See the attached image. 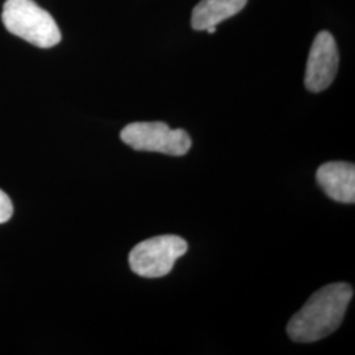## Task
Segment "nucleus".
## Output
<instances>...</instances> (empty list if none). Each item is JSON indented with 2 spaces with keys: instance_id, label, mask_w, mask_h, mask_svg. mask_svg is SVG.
<instances>
[{
  "instance_id": "8",
  "label": "nucleus",
  "mask_w": 355,
  "mask_h": 355,
  "mask_svg": "<svg viewBox=\"0 0 355 355\" xmlns=\"http://www.w3.org/2000/svg\"><path fill=\"white\" fill-rule=\"evenodd\" d=\"M12 202L4 191L0 190V224L7 223L12 217Z\"/></svg>"
},
{
  "instance_id": "1",
  "label": "nucleus",
  "mask_w": 355,
  "mask_h": 355,
  "mask_svg": "<svg viewBox=\"0 0 355 355\" xmlns=\"http://www.w3.org/2000/svg\"><path fill=\"white\" fill-rule=\"evenodd\" d=\"M353 297V287L334 283L315 292L291 318L287 333L292 341L311 343L328 337L343 322Z\"/></svg>"
},
{
  "instance_id": "6",
  "label": "nucleus",
  "mask_w": 355,
  "mask_h": 355,
  "mask_svg": "<svg viewBox=\"0 0 355 355\" xmlns=\"http://www.w3.org/2000/svg\"><path fill=\"white\" fill-rule=\"evenodd\" d=\"M318 186L334 202H355V167L349 162H327L316 173Z\"/></svg>"
},
{
  "instance_id": "4",
  "label": "nucleus",
  "mask_w": 355,
  "mask_h": 355,
  "mask_svg": "<svg viewBox=\"0 0 355 355\" xmlns=\"http://www.w3.org/2000/svg\"><path fill=\"white\" fill-rule=\"evenodd\" d=\"M120 137L128 146L139 152H155L180 157L187 154L192 141L183 129H171L165 123H132L124 128Z\"/></svg>"
},
{
  "instance_id": "7",
  "label": "nucleus",
  "mask_w": 355,
  "mask_h": 355,
  "mask_svg": "<svg viewBox=\"0 0 355 355\" xmlns=\"http://www.w3.org/2000/svg\"><path fill=\"white\" fill-rule=\"evenodd\" d=\"M246 4L248 0H200L192 11L191 26L199 32L207 31L241 12Z\"/></svg>"
},
{
  "instance_id": "9",
  "label": "nucleus",
  "mask_w": 355,
  "mask_h": 355,
  "mask_svg": "<svg viewBox=\"0 0 355 355\" xmlns=\"http://www.w3.org/2000/svg\"><path fill=\"white\" fill-rule=\"evenodd\" d=\"M205 32H208L209 35H212V33H215L216 32V26H211V28H208Z\"/></svg>"
},
{
  "instance_id": "5",
  "label": "nucleus",
  "mask_w": 355,
  "mask_h": 355,
  "mask_svg": "<svg viewBox=\"0 0 355 355\" xmlns=\"http://www.w3.org/2000/svg\"><path fill=\"white\" fill-rule=\"evenodd\" d=\"M340 53L336 40L328 31L318 32L311 46L306 70L305 87L311 92H321L333 83L338 71Z\"/></svg>"
},
{
  "instance_id": "3",
  "label": "nucleus",
  "mask_w": 355,
  "mask_h": 355,
  "mask_svg": "<svg viewBox=\"0 0 355 355\" xmlns=\"http://www.w3.org/2000/svg\"><path fill=\"white\" fill-rule=\"evenodd\" d=\"M187 250V242L179 236H157L137 243L132 249L129 266L142 278H162L171 272L177 259Z\"/></svg>"
},
{
  "instance_id": "2",
  "label": "nucleus",
  "mask_w": 355,
  "mask_h": 355,
  "mask_svg": "<svg viewBox=\"0 0 355 355\" xmlns=\"http://www.w3.org/2000/svg\"><path fill=\"white\" fill-rule=\"evenodd\" d=\"M1 20L10 33L42 49L58 45L62 38L51 13L33 0H7Z\"/></svg>"
}]
</instances>
